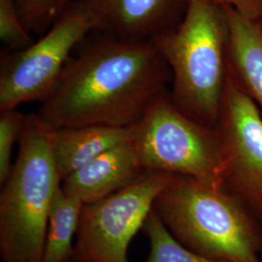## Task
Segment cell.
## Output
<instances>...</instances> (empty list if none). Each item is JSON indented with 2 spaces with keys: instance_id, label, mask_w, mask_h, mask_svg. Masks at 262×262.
<instances>
[{
  "instance_id": "7c38bea8",
  "label": "cell",
  "mask_w": 262,
  "mask_h": 262,
  "mask_svg": "<svg viewBox=\"0 0 262 262\" xmlns=\"http://www.w3.org/2000/svg\"><path fill=\"white\" fill-rule=\"evenodd\" d=\"M130 138V128L103 125L53 128V152L60 178L66 179L104 151Z\"/></svg>"
},
{
  "instance_id": "5bb4252c",
  "label": "cell",
  "mask_w": 262,
  "mask_h": 262,
  "mask_svg": "<svg viewBox=\"0 0 262 262\" xmlns=\"http://www.w3.org/2000/svg\"><path fill=\"white\" fill-rule=\"evenodd\" d=\"M142 229L150 241V254L146 262H225L199 254L178 242L154 210Z\"/></svg>"
},
{
  "instance_id": "9a60e30c",
  "label": "cell",
  "mask_w": 262,
  "mask_h": 262,
  "mask_svg": "<svg viewBox=\"0 0 262 262\" xmlns=\"http://www.w3.org/2000/svg\"><path fill=\"white\" fill-rule=\"evenodd\" d=\"M24 24L31 34L42 35L72 0H16Z\"/></svg>"
},
{
  "instance_id": "2e32d148",
  "label": "cell",
  "mask_w": 262,
  "mask_h": 262,
  "mask_svg": "<svg viewBox=\"0 0 262 262\" xmlns=\"http://www.w3.org/2000/svg\"><path fill=\"white\" fill-rule=\"evenodd\" d=\"M0 39L8 51H19L34 42L21 19L16 0H0Z\"/></svg>"
},
{
  "instance_id": "277c9868",
  "label": "cell",
  "mask_w": 262,
  "mask_h": 262,
  "mask_svg": "<svg viewBox=\"0 0 262 262\" xmlns=\"http://www.w3.org/2000/svg\"><path fill=\"white\" fill-rule=\"evenodd\" d=\"M53 128L37 113L27 115L19 150L0 197L3 262H41L48 217L62 180L52 145Z\"/></svg>"
},
{
  "instance_id": "52a82bcc",
  "label": "cell",
  "mask_w": 262,
  "mask_h": 262,
  "mask_svg": "<svg viewBox=\"0 0 262 262\" xmlns=\"http://www.w3.org/2000/svg\"><path fill=\"white\" fill-rule=\"evenodd\" d=\"M172 176L147 171L111 195L84 204L70 259L129 262L127 250L131 240L143 228L157 197Z\"/></svg>"
},
{
  "instance_id": "6da1fadb",
  "label": "cell",
  "mask_w": 262,
  "mask_h": 262,
  "mask_svg": "<svg viewBox=\"0 0 262 262\" xmlns=\"http://www.w3.org/2000/svg\"><path fill=\"white\" fill-rule=\"evenodd\" d=\"M101 36L71 56L38 116L52 128H130L168 92L172 74L152 41Z\"/></svg>"
},
{
  "instance_id": "e0dca14e",
  "label": "cell",
  "mask_w": 262,
  "mask_h": 262,
  "mask_svg": "<svg viewBox=\"0 0 262 262\" xmlns=\"http://www.w3.org/2000/svg\"><path fill=\"white\" fill-rule=\"evenodd\" d=\"M27 115L17 109L0 110V183L3 185L12 169L13 148L19 140Z\"/></svg>"
},
{
  "instance_id": "7a4b0ae2",
  "label": "cell",
  "mask_w": 262,
  "mask_h": 262,
  "mask_svg": "<svg viewBox=\"0 0 262 262\" xmlns=\"http://www.w3.org/2000/svg\"><path fill=\"white\" fill-rule=\"evenodd\" d=\"M152 210L195 253L225 262H262V223L225 187L173 175Z\"/></svg>"
},
{
  "instance_id": "8992f818",
  "label": "cell",
  "mask_w": 262,
  "mask_h": 262,
  "mask_svg": "<svg viewBox=\"0 0 262 262\" xmlns=\"http://www.w3.org/2000/svg\"><path fill=\"white\" fill-rule=\"evenodd\" d=\"M94 31L80 0H72L40 38L25 49L1 56L0 110L42 102L55 88L80 42Z\"/></svg>"
},
{
  "instance_id": "44dd1931",
  "label": "cell",
  "mask_w": 262,
  "mask_h": 262,
  "mask_svg": "<svg viewBox=\"0 0 262 262\" xmlns=\"http://www.w3.org/2000/svg\"><path fill=\"white\" fill-rule=\"evenodd\" d=\"M41 262H42V261H41Z\"/></svg>"
},
{
  "instance_id": "3957f363",
  "label": "cell",
  "mask_w": 262,
  "mask_h": 262,
  "mask_svg": "<svg viewBox=\"0 0 262 262\" xmlns=\"http://www.w3.org/2000/svg\"><path fill=\"white\" fill-rule=\"evenodd\" d=\"M152 42L170 68L174 105L190 119L215 127L228 75L224 8L211 0H187L177 27Z\"/></svg>"
},
{
  "instance_id": "ffe728a7",
  "label": "cell",
  "mask_w": 262,
  "mask_h": 262,
  "mask_svg": "<svg viewBox=\"0 0 262 262\" xmlns=\"http://www.w3.org/2000/svg\"><path fill=\"white\" fill-rule=\"evenodd\" d=\"M66 262H86V261H79V260H75V259H69L68 261Z\"/></svg>"
},
{
  "instance_id": "30bf717a",
  "label": "cell",
  "mask_w": 262,
  "mask_h": 262,
  "mask_svg": "<svg viewBox=\"0 0 262 262\" xmlns=\"http://www.w3.org/2000/svg\"><path fill=\"white\" fill-rule=\"evenodd\" d=\"M147 171L130 140L115 146L62 180L61 187L84 204L111 195Z\"/></svg>"
},
{
  "instance_id": "9c48e42d",
  "label": "cell",
  "mask_w": 262,
  "mask_h": 262,
  "mask_svg": "<svg viewBox=\"0 0 262 262\" xmlns=\"http://www.w3.org/2000/svg\"><path fill=\"white\" fill-rule=\"evenodd\" d=\"M94 31L113 37L152 41L177 27L187 0H80Z\"/></svg>"
},
{
  "instance_id": "5b68a950",
  "label": "cell",
  "mask_w": 262,
  "mask_h": 262,
  "mask_svg": "<svg viewBox=\"0 0 262 262\" xmlns=\"http://www.w3.org/2000/svg\"><path fill=\"white\" fill-rule=\"evenodd\" d=\"M130 129L131 143L146 171L225 187L224 152L216 128L180 111L169 92L159 96Z\"/></svg>"
},
{
  "instance_id": "4fadbf2b",
  "label": "cell",
  "mask_w": 262,
  "mask_h": 262,
  "mask_svg": "<svg viewBox=\"0 0 262 262\" xmlns=\"http://www.w3.org/2000/svg\"><path fill=\"white\" fill-rule=\"evenodd\" d=\"M84 203L68 194L62 187L56 190L49 217L42 262H66L73 254V237L78 231Z\"/></svg>"
},
{
  "instance_id": "ac0fdd59",
  "label": "cell",
  "mask_w": 262,
  "mask_h": 262,
  "mask_svg": "<svg viewBox=\"0 0 262 262\" xmlns=\"http://www.w3.org/2000/svg\"><path fill=\"white\" fill-rule=\"evenodd\" d=\"M222 7H230L253 21L262 18V0H211Z\"/></svg>"
},
{
  "instance_id": "d6986e66",
  "label": "cell",
  "mask_w": 262,
  "mask_h": 262,
  "mask_svg": "<svg viewBox=\"0 0 262 262\" xmlns=\"http://www.w3.org/2000/svg\"><path fill=\"white\" fill-rule=\"evenodd\" d=\"M257 23H258V25H259V27H260V28H261L262 30V18L261 19H259Z\"/></svg>"
},
{
  "instance_id": "8fae6325",
  "label": "cell",
  "mask_w": 262,
  "mask_h": 262,
  "mask_svg": "<svg viewBox=\"0 0 262 262\" xmlns=\"http://www.w3.org/2000/svg\"><path fill=\"white\" fill-rule=\"evenodd\" d=\"M225 10L228 27V71L262 114V30L230 7Z\"/></svg>"
},
{
  "instance_id": "ba28073f",
  "label": "cell",
  "mask_w": 262,
  "mask_h": 262,
  "mask_svg": "<svg viewBox=\"0 0 262 262\" xmlns=\"http://www.w3.org/2000/svg\"><path fill=\"white\" fill-rule=\"evenodd\" d=\"M215 128L223 146L225 187L262 223V114L229 71Z\"/></svg>"
}]
</instances>
